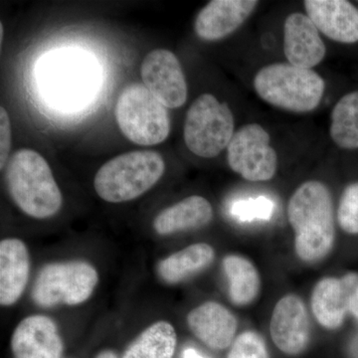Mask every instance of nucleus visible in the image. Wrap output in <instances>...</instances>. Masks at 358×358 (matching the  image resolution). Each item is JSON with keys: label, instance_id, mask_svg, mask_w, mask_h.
I'll return each mask as SVG.
<instances>
[{"label": "nucleus", "instance_id": "1", "mask_svg": "<svg viewBox=\"0 0 358 358\" xmlns=\"http://www.w3.org/2000/svg\"><path fill=\"white\" fill-rule=\"evenodd\" d=\"M287 215L298 258L308 264L326 259L336 240L334 201L329 187L320 180L301 183L289 197Z\"/></svg>", "mask_w": 358, "mask_h": 358}, {"label": "nucleus", "instance_id": "2", "mask_svg": "<svg viewBox=\"0 0 358 358\" xmlns=\"http://www.w3.org/2000/svg\"><path fill=\"white\" fill-rule=\"evenodd\" d=\"M6 182L14 203L33 218L52 217L62 207V193L50 166L34 150L23 148L13 155L6 164Z\"/></svg>", "mask_w": 358, "mask_h": 358}, {"label": "nucleus", "instance_id": "3", "mask_svg": "<svg viewBox=\"0 0 358 358\" xmlns=\"http://www.w3.org/2000/svg\"><path fill=\"white\" fill-rule=\"evenodd\" d=\"M253 87L264 102L294 114L317 109L326 92V82L315 71L289 63L265 66L254 77Z\"/></svg>", "mask_w": 358, "mask_h": 358}, {"label": "nucleus", "instance_id": "4", "mask_svg": "<svg viewBox=\"0 0 358 358\" xmlns=\"http://www.w3.org/2000/svg\"><path fill=\"white\" fill-rule=\"evenodd\" d=\"M166 164L152 150H136L117 155L106 162L96 173L94 187L96 194L110 203L138 199L164 176Z\"/></svg>", "mask_w": 358, "mask_h": 358}, {"label": "nucleus", "instance_id": "5", "mask_svg": "<svg viewBox=\"0 0 358 358\" xmlns=\"http://www.w3.org/2000/svg\"><path fill=\"white\" fill-rule=\"evenodd\" d=\"M40 72L45 96L64 110H76L86 105L98 85L92 61L72 52L56 54L47 59Z\"/></svg>", "mask_w": 358, "mask_h": 358}, {"label": "nucleus", "instance_id": "6", "mask_svg": "<svg viewBox=\"0 0 358 358\" xmlns=\"http://www.w3.org/2000/svg\"><path fill=\"white\" fill-rule=\"evenodd\" d=\"M235 134L234 115L229 106L204 93L186 113L183 138L188 150L203 159L218 157Z\"/></svg>", "mask_w": 358, "mask_h": 358}, {"label": "nucleus", "instance_id": "7", "mask_svg": "<svg viewBox=\"0 0 358 358\" xmlns=\"http://www.w3.org/2000/svg\"><path fill=\"white\" fill-rule=\"evenodd\" d=\"M115 119L122 133L136 145L164 143L171 133V117L166 106L145 85H129L115 106Z\"/></svg>", "mask_w": 358, "mask_h": 358}, {"label": "nucleus", "instance_id": "8", "mask_svg": "<svg viewBox=\"0 0 358 358\" xmlns=\"http://www.w3.org/2000/svg\"><path fill=\"white\" fill-rule=\"evenodd\" d=\"M98 282L96 268L84 261L48 264L35 280L32 299L43 308L80 305L89 300Z\"/></svg>", "mask_w": 358, "mask_h": 358}, {"label": "nucleus", "instance_id": "9", "mask_svg": "<svg viewBox=\"0 0 358 358\" xmlns=\"http://www.w3.org/2000/svg\"><path fill=\"white\" fill-rule=\"evenodd\" d=\"M227 162L235 173L251 182H265L278 171V154L268 131L260 124H244L227 148Z\"/></svg>", "mask_w": 358, "mask_h": 358}, {"label": "nucleus", "instance_id": "10", "mask_svg": "<svg viewBox=\"0 0 358 358\" xmlns=\"http://www.w3.org/2000/svg\"><path fill=\"white\" fill-rule=\"evenodd\" d=\"M310 308L320 326L329 331L343 326L348 315L358 320V273L322 278L313 287Z\"/></svg>", "mask_w": 358, "mask_h": 358}, {"label": "nucleus", "instance_id": "11", "mask_svg": "<svg viewBox=\"0 0 358 358\" xmlns=\"http://www.w3.org/2000/svg\"><path fill=\"white\" fill-rule=\"evenodd\" d=\"M141 75L148 91L167 109H178L186 103L187 82L173 52L166 49L150 52L141 63Z\"/></svg>", "mask_w": 358, "mask_h": 358}, {"label": "nucleus", "instance_id": "12", "mask_svg": "<svg viewBox=\"0 0 358 358\" xmlns=\"http://www.w3.org/2000/svg\"><path fill=\"white\" fill-rule=\"evenodd\" d=\"M273 343L282 353L296 357L307 350L310 341V317L300 296L288 294L275 303L270 320Z\"/></svg>", "mask_w": 358, "mask_h": 358}, {"label": "nucleus", "instance_id": "13", "mask_svg": "<svg viewBox=\"0 0 358 358\" xmlns=\"http://www.w3.org/2000/svg\"><path fill=\"white\" fill-rule=\"evenodd\" d=\"M285 57L288 63L303 69H312L324 61L327 47L317 26L307 14H289L284 23Z\"/></svg>", "mask_w": 358, "mask_h": 358}, {"label": "nucleus", "instance_id": "14", "mask_svg": "<svg viewBox=\"0 0 358 358\" xmlns=\"http://www.w3.org/2000/svg\"><path fill=\"white\" fill-rule=\"evenodd\" d=\"M257 0H212L197 14L194 31L204 41H218L239 29L253 14Z\"/></svg>", "mask_w": 358, "mask_h": 358}, {"label": "nucleus", "instance_id": "15", "mask_svg": "<svg viewBox=\"0 0 358 358\" xmlns=\"http://www.w3.org/2000/svg\"><path fill=\"white\" fill-rule=\"evenodd\" d=\"M306 14L320 34L341 44L358 42V8L346 0H306Z\"/></svg>", "mask_w": 358, "mask_h": 358}, {"label": "nucleus", "instance_id": "16", "mask_svg": "<svg viewBox=\"0 0 358 358\" xmlns=\"http://www.w3.org/2000/svg\"><path fill=\"white\" fill-rule=\"evenodd\" d=\"M63 350L57 326L45 315L26 317L11 338L14 358H61Z\"/></svg>", "mask_w": 358, "mask_h": 358}, {"label": "nucleus", "instance_id": "17", "mask_svg": "<svg viewBox=\"0 0 358 358\" xmlns=\"http://www.w3.org/2000/svg\"><path fill=\"white\" fill-rule=\"evenodd\" d=\"M186 322L193 336L211 350H226L236 338V317L217 301H205L193 308Z\"/></svg>", "mask_w": 358, "mask_h": 358}, {"label": "nucleus", "instance_id": "18", "mask_svg": "<svg viewBox=\"0 0 358 358\" xmlns=\"http://www.w3.org/2000/svg\"><path fill=\"white\" fill-rule=\"evenodd\" d=\"M29 252L24 242L16 238L0 243V303L4 307L20 300L29 278Z\"/></svg>", "mask_w": 358, "mask_h": 358}, {"label": "nucleus", "instance_id": "19", "mask_svg": "<svg viewBox=\"0 0 358 358\" xmlns=\"http://www.w3.org/2000/svg\"><path fill=\"white\" fill-rule=\"evenodd\" d=\"M212 219L213 207L210 202L199 195H192L160 212L155 218L154 228L157 234L166 236L201 229Z\"/></svg>", "mask_w": 358, "mask_h": 358}, {"label": "nucleus", "instance_id": "20", "mask_svg": "<svg viewBox=\"0 0 358 358\" xmlns=\"http://www.w3.org/2000/svg\"><path fill=\"white\" fill-rule=\"evenodd\" d=\"M214 259L215 250L210 245L192 244L160 261L157 274L167 284H179L209 267Z\"/></svg>", "mask_w": 358, "mask_h": 358}, {"label": "nucleus", "instance_id": "21", "mask_svg": "<svg viewBox=\"0 0 358 358\" xmlns=\"http://www.w3.org/2000/svg\"><path fill=\"white\" fill-rule=\"evenodd\" d=\"M222 267L229 282L231 303L237 307L253 303L262 289L260 273L254 263L239 254H229L224 257Z\"/></svg>", "mask_w": 358, "mask_h": 358}, {"label": "nucleus", "instance_id": "22", "mask_svg": "<svg viewBox=\"0 0 358 358\" xmlns=\"http://www.w3.org/2000/svg\"><path fill=\"white\" fill-rule=\"evenodd\" d=\"M176 343L178 336L173 324L160 320L134 339L122 358H173Z\"/></svg>", "mask_w": 358, "mask_h": 358}, {"label": "nucleus", "instance_id": "23", "mask_svg": "<svg viewBox=\"0 0 358 358\" xmlns=\"http://www.w3.org/2000/svg\"><path fill=\"white\" fill-rule=\"evenodd\" d=\"M329 136L343 150H358V91L341 96L331 113Z\"/></svg>", "mask_w": 358, "mask_h": 358}, {"label": "nucleus", "instance_id": "24", "mask_svg": "<svg viewBox=\"0 0 358 358\" xmlns=\"http://www.w3.org/2000/svg\"><path fill=\"white\" fill-rule=\"evenodd\" d=\"M336 217L341 229L358 234V181L346 186L339 199Z\"/></svg>", "mask_w": 358, "mask_h": 358}, {"label": "nucleus", "instance_id": "25", "mask_svg": "<svg viewBox=\"0 0 358 358\" xmlns=\"http://www.w3.org/2000/svg\"><path fill=\"white\" fill-rule=\"evenodd\" d=\"M227 358H270L265 339L255 331H246L236 336Z\"/></svg>", "mask_w": 358, "mask_h": 358}, {"label": "nucleus", "instance_id": "26", "mask_svg": "<svg viewBox=\"0 0 358 358\" xmlns=\"http://www.w3.org/2000/svg\"><path fill=\"white\" fill-rule=\"evenodd\" d=\"M11 150V124L3 107L0 108V169H3L9 160Z\"/></svg>", "mask_w": 358, "mask_h": 358}, {"label": "nucleus", "instance_id": "27", "mask_svg": "<svg viewBox=\"0 0 358 358\" xmlns=\"http://www.w3.org/2000/svg\"><path fill=\"white\" fill-rule=\"evenodd\" d=\"M270 202L265 199H258L252 202L251 204L244 203L237 205L235 207V213L241 218L258 217L268 218V213L270 212Z\"/></svg>", "mask_w": 358, "mask_h": 358}, {"label": "nucleus", "instance_id": "28", "mask_svg": "<svg viewBox=\"0 0 358 358\" xmlns=\"http://www.w3.org/2000/svg\"><path fill=\"white\" fill-rule=\"evenodd\" d=\"M182 358H205L193 348H186L183 352Z\"/></svg>", "mask_w": 358, "mask_h": 358}, {"label": "nucleus", "instance_id": "29", "mask_svg": "<svg viewBox=\"0 0 358 358\" xmlns=\"http://www.w3.org/2000/svg\"><path fill=\"white\" fill-rule=\"evenodd\" d=\"M96 358H117V355L112 350H103V352L99 353Z\"/></svg>", "mask_w": 358, "mask_h": 358}, {"label": "nucleus", "instance_id": "30", "mask_svg": "<svg viewBox=\"0 0 358 358\" xmlns=\"http://www.w3.org/2000/svg\"><path fill=\"white\" fill-rule=\"evenodd\" d=\"M2 40H3V25L0 23V43L2 44Z\"/></svg>", "mask_w": 358, "mask_h": 358}, {"label": "nucleus", "instance_id": "31", "mask_svg": "<svg viewBox=\"0 0 358 358\" xmlns=\"http://www.w3.org/2000/svg\"><path fill=\"white\" fill-rule=\"evenodd\" d=\"M357 350H358V343H357Z\"/></svg>", "mask_w": 358, "mask_h": 358}]
</instances>
